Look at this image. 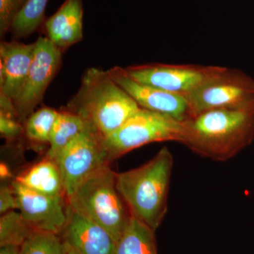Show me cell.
<instances>
[{
	"instance_id": "cell-12",
	"label": "cell",
	"mask_w": 254,
	"mask_h": 254,
	"mask_svg": "<svg viewBox=\"0 0 254 254\" xmlns=\"http://www.w3.org/2000/svg\"><path fill=\"white\" fill-rule=\"evenodd\" d=\"M67 254H114L116 243L103 227L66 202V222L60 234Z\"/></svg>"
},
{
	"instance_id": "cell-5",
	"label": "cell",
	"mask_w": 254,
	"mask_h": 254,
	"mask_svg": "<svg viewBox=\"0 0 254 254\" xmlns=\"http://www.w3.org/2000/svg\"><path fill=\"white\" fill-rule=\"evenodd\" d=\"M182 122L140 108L117 131L103 138L110 161L155 142L178 141Z\"/></svg>"
},
{
	"instance_id": "cell-10",
	"label": "cell",
	"mask_w": 254,
	"mask_h": 254,
	"mask_svg": "<svg viewBox=\"0 0 254 254\" xmlns=\"http://www.w3.org/2000/svg\"><path fill=\"white\" fill-rule=\"evenodd\" d=\"M18 202V210L36 232L59 235L66 222V199L38 193L11 182Z\"/></svg>"
},
{
	"instance_id": "cell-3",
	"label": "cell",
	"mask_w": 254,
	"mask_h": 254,
	"mask_svg": "<svg viewBox=\"0 0 254 254\" xmlns=\"http://www.w3.org/2000/svg\"><path fill=\"white\" fill-rule=\"evenodd\" d=\"M140 108L114 81L108 71L91 67L83 73L77 93L62 109L81 117L105 138L117 131Z\"/></svg>"
},
{
	"instance_id": "cell-18",
	"label": "cell",
	"mask_w": 254,
	"mask_h": 254,
	"mask_svg": "<svg viewBox=\"0 0 254 254\" xmlns=\"http://www.w3.org/2000/svg\"><path fill=\"white\" fill-rule=\"evenodd\" d=\"M49 0H28L15 18L11 31L16 38L31 36L44 22Z\"/></svg>"
},
{
	"instance_id": "cell-14",
	"label": "cell",
	"mask_w": 254,
	"mask_h": 254,
	"mask_svg": "<svg viewBox=\"0 0 254 254\" xmlns=\"http://www.w3.org/2000/svg\"><path fill=\"white\" fill-rule=\"evenodd\" d=\"M82 0H65L45 22L47 38L62 52L83 40Z\"/></svg>"
},
{
	"instance_id": "cell-19",
	"label": "cell",
	"mask_w": 254,
	"mask_h": 254,
	"mask_svg": "<svg viewBox=\"0 0 254 254\" xmlns=\"http://www.w3.org/2000/svg\"><path fill=\"white\" fill-rule=\"evenodd\" d=\"M59 111L49 107L33 112L23 123L24 136L33 143L48 144Z\"/></svg>"
},
{
	"instance_id": "cell-11",
	"label": "cell",
	"mask_w": 254,
	"mask_h": 254,
	"mask_svg": "<svg viewBox=\"0 0 254 254\" xmlns=\"http://www.w3.org/2000/svg\"><path fill=\"white\" fill-rule=\"evenodd\" d=\"M108 71L114 81L134 100L140 108L163 114L180 122L190 118V107L185 96L135 81L127 76L120 66H115Z\"/></svg>"
},
{
	"instance_id": "cell-2",
	"label": "cell",
	"mask_w": 254,
	"mask_h": 254,
	"mask_svg": "<svg viewBox=\"0 0 254 254\" xmlns=\"http://www.w3.org/2000/svg\"><path fill=\"white\" fill-rule=\"evenodd\" d=\"M173 165V155L165 146L141 166L116 173L117 189L130 215L155 232L168 212Z\"/></svg>"
},
{
	"instance_id": "cell-20",
	"label": "cell",
	"mask_w": 254,
	"mask_h": 254,
	"mask_svg": "<svg viewBox=\"0 0 254 254\" xmlns=\"http://www.w3.org/2000/svg\"><path fill=\"white\" fill-rule=\"evenodd\" d=\"M35 232L20 212H7L0 218V247L14 245L20 247Z\"/></svg>"
},
{
	"instance_id": "cell-21",
	"label": "cell",
	"mask_w": 254,
	"mask_h": 254,
	"mask_svg": "<svg viewBox=\"0 0 254 254\" xmlns=\"http://www.w3.org/2000/svg\"><path fill=\"white\" fill-rule=\"evenodd\" d=\"M19 254H67L60 235L36 232L20 247Z\"/></svg>"
},
{
	"instance_id": "cell-22",
	"label": "cell",
	"mask_w": 254,
	"mask_h": 254,
	"mask_svg": "<svg viewBox=\"0 0 254 254\" xmlns=\"http://www.w3.org/2000/svg\"><path fill=\"white\" fill-rule=\"evenodd\" d=\"M28 0H0V36L11 31L15 18Z\"/></svg>"
},
{
	"instance_id": "cell-6",
	"label": "cell",
	"mask_w": 254,
	"mask_h": 254,
	"mask_svg": "<svg viewBox=\"0 0 254 254\" xmlns=\"http://www.w3.org/2000/svg\"><path fill=\"white\" fill-rule=\"evenodd\" d=\"M185 98L190 117L208 110L250 108L254 106V80L236 68L222 66Z\"/></svg>"
},
{
	"instance_id": "cell-15",
	"label": "cell",
	"mask_w": 254,
	"mask_h": 254,
	"mask_svg": "<svg viewBox=\"0 0 254 254\" xmlns=\"http://www.w3.org/2000/svg\"><path fill=\"white\" fill-rule=\"evenodd\" d=\"M14 180L38 193L66 199L61 170L57 162L52 159L45 158Z\"/></svg>"
},
{
	"instance_id": "cell-25",
	"label": "cell",
	"mask_w": 254,
	"mask_h": 254,
	"mask_svg": "<svg viewBox=\"0 0 254 254\" xmlns=\"http://www.w3.org/2000/svg\"><path fill=\"white\" fill-rule=\"evenodd\" d=\"M20 247L14 245L0 247V254H19Z\"/></svg>"
},
{
	"instance_id": "cell-9",
	"label": "cell",
	"mask_w": 254,
	"mask_h": 254,
	"mask_svg": "<svg viewBox=\"0 0 254 254\" xmlns=\"http://www.w3.org/2000/svg\"><path fill=\"white\" fill-rule=\"evenodd\" d=\"M31 68L21 91L13 100L18 121L22 125L41 103L45 93L59 71L63 52L46 37H39Z\"/></svg>"
},
{
	"instance_id": "cell-23",
	"label": "cell",
	"mask_w": 254,
	"mask_h": 254,
	"mask_svg": "<svg viewBox=\"0 0 254 254\" xmlns=\"http://www.w3.org/2000/svg\"><path fill=\"white\" fill-rule=\"evenodd\" d=\"M0 133L8 141H15L24 135L23 125L17 118L0 113Z\"/></svg>"
},
{
	"instance_id": "cell-16",
	"label": "cell",
	"mask_w": 254,
	"mask_h": 254,
	"mask_svg": "<svg viewBox=\"0 0 254 254\" xmlns=\"http://www.w3.org/2000/svg\"><path fill=\"white\" fill-rule=\"evenodd\" d=\"M114 254H158L155 231L131 217L117 242Z\"/></svg>"
},
{
	"instance_id": "cell-4",
	"label": "cell",
	"mask_w": 254,
	"mask_h": 254,
	"mask_svg": "<svg viewBox=\"0 0 254 254\" xmlns=\"http://www.w3.org/2000/svg\"><path fill=\"white\" fill-rule=\"evenodd\" d=\"M78 213L105 229L118 242L131 218L116 187V173L107 165L82 182L66 198Z\"/></svg>"
},
{
	"instance_id": "cell-7",
	"label": "cell",
	"mask_w": 254,
	"mask_h": 254,
	"mask_svg": "<svg viewBox=\"0 0 254 254\" xmlns=\"http://www.w3.org/2000/svg\"><path fill=\"white\" fill-rule=\"evenodd\" d=\"M54 160L63 175L66 198L87 178L112 163L103 138L88 125Z\"/></svg>"
},
{
	"instance_id": "cell-13",
	"label": "cell",
	"mask_w": 254,
	"mask_h": 254,
	"mask_svg": "<svg viewBox=\"0 0 254 254\" xmlns=\"http://www.w3.org/2000/svg\"><path fill=\"white\" fill-rule=\"evenodd\" d=\"M36 42L25 44L20 42L0 43V93L14 100L22 89L31 68Z\"/></svg>"
},
{
	"instance_id": "cell-8",
	"label": "cell",
	"mask_w": 254,
	"mask_h": 254,
	"mask_svg": "<svg viewBox=\"0 0 254 254\" xmlns=\"http://www.w3.org/2000/svg\"><path fill=\"white\" fill-rule=\"evenodd\" d=\"M222 66L151 63L123 68L132 79L175 94H190Z\"/></svg>"
},
{
	"instance_id": "cell-17",
	"label": "cell",
	"mask_w": 254,
	"mask_h": 254,
	"mask_svg": "<svg viewBox=\"0 0 254 254\" xmlns=\"http://www.w3.org/2000/svg\"><path fill=\"white\" fill-rule=\"evenodd\" d=\"M88 124L78 115L67 110L59 111L50 134L46 158L55 160L62 150L79 135Z\"/></svg>"
},
{
	"instance_id": "cell-24",
	"label": "cell",
	"mask_w": 254,
	"mask_h": 254,
	"mask_svg": "<svg viewBox=\"0 0 254 254\" xmlns=\"http://www.w3.org/2000/svg\"><path fill=\"white\" fill-rule=\"evenodd\" d=\"M18 209L17 198L12 185H1L0 189V213L1 215Z\"/></svg>"
},
{
	"instance_id": "cell-1",
	"label": "cell",
	"mask_w": 254,
	"mask_h": 254,
	"mask_svg": "<svg viewBox=\"0 0 254 254\" xmlns=\"http://www.w3.org/2000/svg\"><path fill=\"white\" fill-rule=\"evenodd\" d=\"M254 139V106L208 110L182 122L179 143L195 154L225 162L236 156Z\"/></svg>"
}]
</instances>
